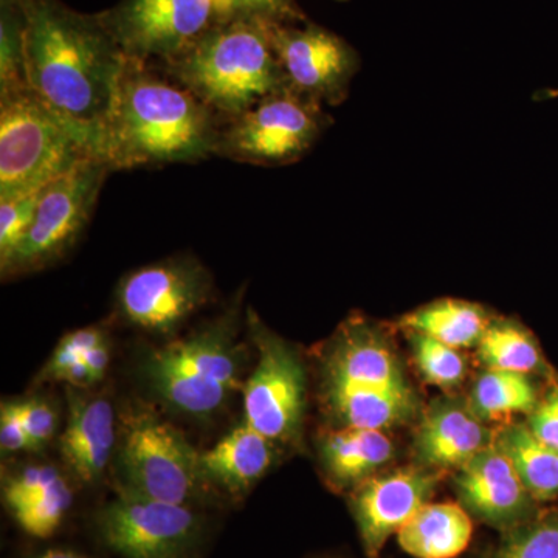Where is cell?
<instances>
[{
    "instance_id": "obj_41",
    "label": "cell",
    "mask_w": 558,
    "mask_h": 558,
    "mask_svg": "<svg viewBox=\"0 0 558 558\" xmlns=\"http://www.w3.org/2000/svg\"><path fill=\"white\" fill-rule=\"evenodd\" d=\"M545 95L549 98L558 97V90L545 92Z\"/></svg>"
},
{
    "instance_id": "obj_19",
    "label": "cell",
    "mask_w": 558,
    "mask_h": 558,
    "mask_svg": "<svg viewBox=\"0 0 558 558\" xmlns=\"http://www.w3.org/2000/svg\"><path fill=\"white\" fill-rule=\"evenodd\" d=\"M275 442L250 427L247 422L227 433L211 449L199 453L204 483L241 497L270 469Z\"/></svg>"
},
{
    "instance_id": "obj_12",
    "label": "cell",
    "mask_w": 558,
    "mask_h": 558,
    "mask_svg": "<svg viewBox=\"0 0 558 558\" xmlns=\"http://www.w3.org/2000/svg\"><path fill=\"white\" fill-rule=\"evenodd\" d=\"M213 292L211 274L199 259L175 256L124 275L117 288V312L128 325L170 336L207 306Z\"/></svg>"
},
{
    "instance_id": "obj_40",
    "label": "cell",
    "mask_w": 558,
    "mask_h": 558,
    "mask_svg": "<svg viewBox=\"0 0 558 558\" xmlns=\"http://www.w3.org/2000/svg\"><path fill=\"white\" fill-rule=\"evenodd\" d=\"M28 558H94L87 556V554L80 553L76 549L70 548H49L39 550V553L33 554Z\"/></svg>"
},
{
    "instance_id": "obj_4",
    "label": "cell",
    "mask_w": 558,
    "mask_h": 558,
    "mask_svg": "<svg viewBox=\"0 0 558 558\" xmlns=\"http://www.w3.org/2000/svg\"><path fill=\"white\" fill-rule=\"evenodd\" d=\"M159 65L222 121L289 87L267 22L252 17L222 22L182 57Z\"/></svg>"
},
{
    "instance_id": "obj_38",
    "label": "cell",
    "mask_w": 558,
    "mask_h": 558,
    "mask_svg": "<svg viewBox=\"0 0 558 558\" xmlns=\"http://www.w3.org/2000/svg\"><path fill=\"white\" fill-rule=\"evenodd\" d=\"M84 363L89 366L92 376L95 381L101 380L105 377L106 371L109 368L110 351L108 343L98 344L97 348L90 349L89 352L83 355Z\"/></svg>"
},
{
    "instance_id": "obj_27",
    "label": "cell",
    "mask_w": 558,
    "mask_h": 558,
    "mask_svg": "<svg viewBox=\"0 0 558 558\" xmlns=\"http://www.w3.org/2000/svg\"><path fill=\"white\" fill-rule=\"evenodd\" d=\"M486 558H558V508L542 509L534 519L501 532Z\"/></svg>"
},
{
    "instance_id": "obj_24",
    "label": "cell",
    "mask_w": 558,
    "mask_h": 558,
    "mask_svg": "<svg viewBox=\"0 0 558 558\" xmlns=\"http://www.w3.org/2000/svg\"><path fill=\"white\" fill-rule=\"evenodd\" d=\"M538 391L527 374L487 369L473 385L470 409L481 421H506L529 414L538 403Z\"/></svg>"
},
{
    "instance_id": "obj_6",
    "label": "cell",
    "mask_w": 558,
    "mask_h": 558,
    "mask_svg": "<svg viewBox=\"0 0 558 558\" xmlns=\"http://www.w3.org/2000/svg\"><path fill=\"white\" fill-rule=\"evenodd\" d=\"M92 157L94 143L31 87L0 95V201L44 190Z\"/></svg>"
},
{
    "instance_id": "obj_29",
    "label": "cell",
    "mask_w": 558,
    "mask_h": 558,
    "mask_svg": "<svg viewBox=\"0 0 558 558\" xmlns=\"http://www.w3.org/2000/svg\"><path fill=\"white\" fill-rule=\"evenodd\" d=\"M411 351L422 377L442 389L459 387L465 377V362L458 349L422 333H410Z\"/></svg>"
},
{
    "instance_id": "obj_8",
    "label": "cell",
    "mask_w": 558,
    "mask_h": 558,
    "mask_svg": "<svg viewBox=\"0 0 558 558\" xmlns=\"http://www.w3.org/2000/svg\"><path fill=\"white\" fill-rule=\"evenodd\" d=\"M322 102L286 87L220 128L216 157L255 167H284L303 159L328 130Z\"/></svg>"
},
{
    "instance_id": "obj_37",
    "label": "cell",
    "mask_w": 558,
    "mask_h": 558,
    "mask_svg": "<svg viewBox=\"0 0 558 558\" xmlns=\"http://www.w3.org/2000/svg\"><path fill=\"white\" fill-rule=\"evenodd\" d=\"M105 330L98 328V326H89V328L76 329L73 332L65 333L60 344L83 357L86 352L97 348L98 344L105 343Z\"/></svg>"
},
{
    "instance_id": "obj_16",
    "label": "cell",
    "mask_w": 558,
    "mask_h": 558,
    "mask_svg": "<svg viewBox=\"0 0 558 558\" xmlns=\"http://www.w3.org/2000/svg\"><path fill=\"white\" fill-rule=\"evenodd\" d=\"M454 492L472 519L499 532L534 519L542 510L512 462L494 442L458 469Z\"/></svg>"
},
{
    "instance_id": "obj_28",
    "label": "cell",
    "mask_w": 558,
    "mask_h": 558,
    "mask_svg": "<svg viewBox=\"0 0 558 558\" xmlns=\"http://www.w3.org/2000/svg\"><path fill=\"white\" fill-rule=\"evenodd\" d=\"M27 87L24 17L16 0H0V95Z\"/></svg>"
},
{
    "instance_id": "obj_22",
    "label": "cell",
    "mask_w": 558,
    "mask_h": 558,
    "mask_svg": "<svg viewBox=\"0 0 558 558\" xmlns=\"http://www.w3.org/2000/svg\"><path fill=\"white\" fill-rule=\"evenodd\" d=\"M494 446L509 458L524 487L539 506L558 498V450L546 446L527 424H509L494 435Z\"/></svg>"
},
{
    "instance_id": "obj_14",
    "label": "cell",
    "mask_w": 558,
    "mask_h": 558,
    "mask_svg": "<svg viewBox=\"0 0 558 558\" xmlns=\"http://www.w3.org/2000/svg\"><path fill=\"white\" fill-rule=\"evenodd\" d=\"M267 31L290 89L323 106H339L347 100L360 68L354 47L311 22H267Z\"/></svg>"
},
{
    "instance_id": "obj_21",
    "label": "cell",
    "mask_w": 558,
    "mask_h": 558,
    "mask_svg": "<svg viewBox=\"0 0 558 558\" xmlns=\"http://www.w3.org/2000/svg\"><path fill=\"white\" fill-rule=\"evenodd\" d=\"M473 538V519L459 502H427L398 532L403 553L414 558H458Z\"/></svg>"
},
{
    "instance_id": "obj_9",
    "label": "cell",
    "mask_w": 558,
    "mask_h": 558,
    "mask_svg": "<svg viewBox=\"0 0 558 558\" xmlns=\"http://www.w3.org/2000/svg\"><path fill=\"white\" fill-rule=\"evenodd\" d=\"M112 172L108 161L92 157L40 191L32 229L9 266L0 270L2 277L44 269L75 247Z\"/></svg>"
},
{
    "instance_id": "obj_23",
    "label": "cell",
    "mask_w": 558,
    "mask_h": 558,
    "mask_svg": "<svg viewBox=\"0 0 558 558\" xmlns=\"http://www.w3.org/2000/svg\"><path fill=\"white\" fill-rule=\"evenodd\" d=\"M483 306L462 300H439L418 307L400 319V328L409 333L432 337L454 349L478 344L488 323Z\"/></svg>"
},
{
    "instance_id": "obj_10",
    "label": "cell",
    "mask_w": 558,
    "mask_h": 558,
    "mask_svg": "<svg viewBox=\"0 0 558 558\" xmlns=\"http://www.w3.org/2000/svg\"><path fill=\"white\" fill-rule=\"evenodd\" d=\"M205 524L189 506L120 490L95 515L98 538L121 558H199Z\"/></svg>"
},
{
    "instance_id": "obj_26",
    "label": "cell",
    "mask_w": 558,
    "mask_h": 558,
    "mask_svg": "<svg viewBox=\"0 0 558 558\" xmlns=\"http://www.w3.org/2000/svg\"><path fill=\"white\" fill-rule=\"evenodd\" d=\"M73 498V488L62 476L51 486L25 495L5 508L22 532L33 538L46 539L60 531L72 509Z\"/></svg>"
},
{
    "instance_id": "obj_25",
    "label": "cell",
    "mask_w": 558,
    "mask_h": 558,
    "mask_svg": "<svg viewBox=\"0 0 558 558\" xmlns=\"http://www.w3.org/2000/svg\"><path fill=\"white\" fill-rule=\"evenodd\" d=\"M476 347L488 369L550 374L534 336L512 319H492Z\"/></svg>"
},
{
    "instance_id": "obj_17",
    "label": "cell",
    "mask_w": 558,
    "mask_h": 558,
    "mask_svg": "<svg viewBox=\"0 0 558 558\" xmlns=\"http://www.w3.org/2000/svg\"><path fill=\"white\" fill-rule=\"evenodd\" d=\"M68 425L61 436V454L73 476L94 486L116 450V416L108 399L68 388Z\"/></svg>"
},
{
    "instance_id": "obj_5",
    "label": "cell",
    "mask_w": 558,
    "mask_h": 558,
    "mask_svg": "<svg viewBox=\"0 0 558 558\" xmlns=\"http://www.w3.org/2000/svg\"><path fill=\"white\" fill-rule=\"evenodd\" d=\"M240 299L189 337L150 352L143 371L150 388L171 409L207 417L240 388L242 349L238 343Z\"/></svg>"
},
{
    "instance_id": "obj_39",
    "label": "cell",
    "mask_w": 558,
    "mask_h": 558,
    "mask_svg": "<svg viewBox=\"0 0 558 558\" xmlns=\"http://www.w3.org/2000/svg\"><path fill=\"white\" fill-rule=\"evenodd\" d=\"M64 381L65 384H69V387L78 389L89 388L90 385L97 384L94 376H92L89 366L84 363L83 359L73 363L72 368H70L68 374H65Z\"/></svg>"
},
{
    "instance_id": "obj_18",
    "label": "cell",
    "mask_w": 558,
    "mask_h": 558,
    "mask_svg": "<svg viewBox=\"0 0 558 558\" xmlns=\"http://www.w3.org/2000/svg\"><path fill=\"white\" fill-rule=\"evenodd\" d=\"M494 442V436L470 407L438 402L418 425L414 451L425 469H461Z\"/></svg>"
},
{
    "instance_id": "obj_20",
    "label": "cell",
    "mask_w": 558,
    "mask_h": 558,
    "mask_svg": "<svg viewBox=\"0 0 558 558\" xmlns=\"http://www.w3.org/2000/svg\"><path fill=\"white\" fill-rule=\"evenodd\" d=\"M395 453V444L384 429L340 427L322 440L319 458L330 487L355 488L373 478Z\"/></svg>"
},
{
    "instance_id": "obj_36",
    "label": "cell",
    "mask_w": 558,
    "mask_h": 558,
    "mask_svg": "<svg viewBox=\"0 0 558 558\" xmlns=\"http://www.w3.org/2000/svg\"><path fill=\"white\" fill-rule=\"evenodd\" d=\"M81 359H83L81 355L58 343L53 354L50 355L49 362L40 369L38 381H64L68 371L72 368L73 363Z\"/></svg>"
},
{
    "instance_id": "obj_35",
    "label": "cell",
    "mask_w": 558,
    "mask_h": 558,
    "mask_svg": "<svg viewBox=\"0 0 558 558\" xmlns=\"http://www.w3.org/2000/svg\"><path fill=\"white\" fill-rule=\"evenodd\" d=\"M0 447L3 453L39 450L28 436L17 413L16 402H3L0 411Z\"/></svg>"
},
{
    "instance_id": "obj_32",
    "label": "cell",
    "mask_w": 558,
    "mask_h": 558,
    "mask_svg": "<svg viewBox=\"0 0 558 558\" xmlns=\"http://www.w3.org/2000/svg\"><path fill=\"white\" fill-rule=\"evenodd\" d=\"M61 478L60 470L53 468V465H25V468L16 470V472L11 473V475L3 480V505H11V502L25 497V495L43 490V488L51 486V484L57 483Z\"/></svg>"
},
{
    "instance_id": "obj_15",
    "label": "cell",
    "mask_w": 558,
    "mask_h": 558,
    "mask_svg": "<svg viewBox=\"0 0 558 558\" xmlns=\"http://www.w3.org/2000/svg\"><path fill=\"white\" fill-rule=\"evenodd\" d=\"M439 481L432 469H403L352 488L349 509L366 557H380L388 539L429 502Z\"/></svg>"
},
{
    "instance_id": "obj_7",
    "label": "cell",
    "mask_w": 558,
    "mask_h": 558,
    "mask_svg": "<svg viewBox=\"0 0 558 558\" xmlns=\"http://www.w3.org/2000/svg\"><path fill=\"white\" fill-rule=\"evenodd\" d=\"M119 461L120 492L189 508L201 499L199 453L153 410L135 409L123 417Z\"/></svg>"
},
{
    "instance_id": "obj_33",
    "label": "cell",
    "mask_w": 558,
    "mask_h": 558,
    "mask_svg": "<svg viewBox=\"0 0 558 558\" xmlns=\"http://www.w3.org/2000/svg\"><path fill=\"white\" fill-rule=\"evenodd\" d=\"M17 413L28 436H31L36 447L46 446L54 435L57 428V413L53 407L44 399L31 398L16 400Z\"/></svg>"
},
{
    "instance_id": "obj_13",
    "label": "cell",
    "mask_w": 558,
    "mask_h": 558,
    "mask_svg": "<svg viewBox=\"0 0 558 558\" xmlns=\"http://www.w3.org/2000/svg\"><path fill=\"white\" fill-rule=\"evenodd\" d=\"M126 57L167 64L227 22L222 0H121L102 11Z\"/></svg>"
},
{
    "instance_id": "obj_2",
    "label": "cell",
    "mask_w": 558,
    "mask_h": 558,
    "mask_svg": "<svg viewBox=\"0 0 558 558\" xmlns=\"http://www.w3.org/2000/svg\"><path fill=\"white\" fill-rule=\"evenodd\" d=\"M222 119L159 64L128 57L106 131L113 172L216 157Z\"/></svg>"
},
{
    "instance_id": "obj_31",
    "label": "cell",
    "mask_w": 558,
    "mask_h": 558,
    "mask_svg": "<svg viewBox=\"0 0 558 558\" xmlns=\"http://www.w3.org/2000/svg\"><path fill=\"white\" fill-rule=\"evenodd\" d=\"M227 20L252 17L277 24H303L306 14L296 0H222Z\"/></svg>"
},
{
    "instance_id": "obj_1",
    "label": "cell",
    "mask_w": 558,
    "mask_h": 558,
    "mask_svg": "<svg viewBox=\"0 0 558 558\" xmlns=\"http://www.w3.org/2000/svg\"><path fill=\"white\" fill-rule=\"evenodd\" d=\"M16 2L24 17L28 86L83 132L102 159L126 53L102 13H80L62 0Z\"/></svg>"
},
{
    "instance_id": "obj_11",
    "label": "cell",
    "mask_w": 558,
    "mask_h": 558,
    "mask_svg": "<svg viewBox=\"0 0 558 558\" xmlns=\"http://www.w3.org/2000/svg\"><path fill=\"white\" fill-rule=\"evenodd\" d=\"M258 362L242 387L245 422L277 442H296L306 411V369L289 343L271 332L255 311H247Z\"/></svg>"
},
{
    "instance_id": "obj_34",
    "label": "cell",
    "mask_w": 558,
    "mask_h": 558,
    "mask_svg": "<svg viewBox=\"0 0 558 558\" xmlns=\"http://www.w3.org/2000/svg\"><path fill=\"white\" fill-rule=\"evenodd\" d=\"M527 427L542 442L558 450V380L550 384L535 410L529 414Z\"/></svg>"
},
{
    "instance_id": "obj_30",
    "label": "cell",
    "mask_w": 558,
    "mask_h": 558,
    "mask_svg": "<svg viewBox=\"0 0 558 558\" xmlns=\"http://www.w3.org/2000/svg\"><path fill=\"white\" fill-rule=\"evenodd\" d=\"M40 191L0 201V270L9 266L14 253L27 238L38 209Z\"/></svg>"
},
{
    "instance_id": "obj_3",
    "label": "cell",
    "mask_w": 558,
    "mask_h": 558,
    "mask_svg": "<svg viewBox=\"0 0 558 558\" xmlns=\"http://www.w3.org/2000/svg\"><path fill=\"white\" fill-rule=\"evenodd\" d=\"M323 407L340 427L389 429L417 416L418 398L391 344L365 319L343 323L322 360Z\"/></svg>"
}]
</instances>
